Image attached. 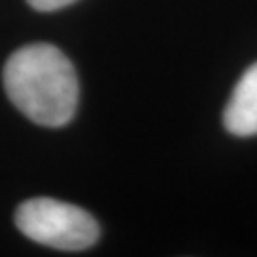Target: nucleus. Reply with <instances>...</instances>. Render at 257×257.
<instances>
[{
  "instance_id": "obj_1",
  "label": "nucleus",
  "mask_w": 257,
  "mask_h": 257,
  "mask_svg": "<svg viewBox=\"0 0 257 257\" xmlns=\"http://www.w3.org/2000/svg\"><path fill=\"white\" fill-rule=\"evenodd\" d=\"M4 90L29 120L46 128L71 122L78 105V76L69 57L52 44H31L10 55Z\"/></svg>"
},
{
  "instance_id": "obj_2",
  "label": "nucleus",
  "mask_w": 257,
  "mask_h": 257,
  "mask_svg": "<svg viewBox=\"0 0 257 257\" xmlns=\"http://www.w3.org/2000/svg\"><path fill=\"white\" fill-rule=\"evenodd\" d=\"M18 229L42 246L63 251L92 248L99 238V225L86 210L54 198H31L16 211Z\"/></svg>"
},
{
  "instance_id": "obj_3",
  "label": "nucleus",
  "mask_w": 257,
  "mask_h": 257,
  "mask_svg": "<svg viewBox=\"0 0 257 257\" xmlns=\"http://www.w3.org/2000/svg\"><path fill=\"white\" fill-rule=\"evenodd\" d=\"M225 128L232 136H257V63L240 76L223 112Z\"/></svg>"
},
{
  "instance_id": "obj_4",
  "label": "nucleus",
  "mask_w": 257,
  "mask_h": 257,
  "mask_svg": "<svg viewBox=\"0 0 257 257\" xmlns=\"http://www.w3.org/2000/svg\"><path fill=\"white\" fill-rule=\"evenodd\" d=\"M27 2L38 12H54V10H61L73 4L76 0H27Z\"/></svg>"
}]
</instances>
